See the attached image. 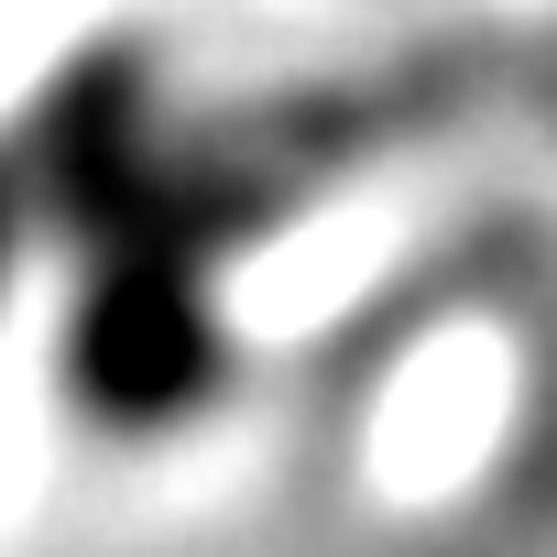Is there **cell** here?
Here are the masks:
<instances>
[{
  "label": "cell",
  "mask_w": 557,
  "mask_h": 557,
  "mask_svg": "<svg viewBox=\"0 0 557 557\" xmlns=\"http://www.w3.org/2000/svg\"><path fill=\"white\" fill-rule=\"evenodd\" d=\"M23 219L66 240V394L153 437L219 394V262L262 219V175L186 132L132 45H88L0 143Z\"/></svg>",
  "instance_id": "obj_1"
},
{
  "label": "cell",
  "mask_w": 557,
  "mask_h": 557,
  "mask_svg": "<svg viewBox=\"0 0 557 557\" xmlns=\"http://www.w3.org/2000/svg\"><path fill=\"white\" fill-rule=\"evenodd\" d=\"M23 240H34V219H23V186H12V153H0V307H12V273H23Z\"/></svg>",
  "instance_id": "obj_2"
}]
</instances>
